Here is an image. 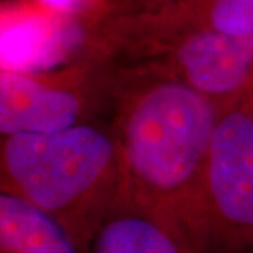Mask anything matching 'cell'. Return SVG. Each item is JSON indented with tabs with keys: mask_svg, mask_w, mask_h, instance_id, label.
<instances>
[{
	"mask_svg": "<svg viewBox=\"0 0 253 253\" xmlns=\"http://www.w3.org/2000/svg\"><path fill=\"white\" fill-rule=\"evenodd\" d=\"M217 121L210 97L186 82L145 87L129 103L117 142L120 165L138 190L126 197L172 212L196 232Z\"/></svg>",
	"mask_w": 253,
	"mask_h": 253,
	"instance_id": "obj_1",
	"label": "cell"
},
{
	"mask_svg": "<svg viewBox=\"0 0 253 253\" xmlns=\"http://www.w3.org/2000/svg\"><path fill=\"white\" fill-rule=\"evenodd\" d=\"M3 163L17 194L61 219L87 246L111 203L99 199L120 168L113 138L91 126L7 136Z\"/></svg>",
	"mask_w": 253,
	"mask_h": 253,
	"instance_id": "obj_2",
	"label": "cell"
},
{
	"mask_svg": "<svg viewBox=\"0 0 253 253\" xmlns=\"http://www.w3.org/2000/svg\"><path fill=\"white\" fill-rule=\"evenodd\" d=\"M196 232L208 253L253 245V117L241 110L218 117Z\"/></svg>",
	"mask_w": 253,
	"mask_h": 253,
	"instance_id": "obj_3",
	"label": "cell"
},
{
	"mask_svg": "<svg viewBox=\"0 0 253 253\" xmlns=\"http://www.w3.org/2000/svg\"><path fill=\"white\" fill-rule=\"evenodd\" d=\"M86 253H208L181 218L123 197L111 203L87 241Z\"/></svg>",
	"mask_w": 253,
	"mask_h": 253,
	"instance_id": "obj_4",
	"label": "cell"
},
{
	"mask_svg": "<svg viewBox=\"0 0 253 253\" xmlns=\"http://www.w3.org/2000/svg\"><path fill=\"white\" fill-rule=\"evenodd\" d=\"M183 82L207 97L238 90L253 69V36L235 37L212 28L190 34L177 48Z\"/></svg>",
	"mask_w": 253,
	"mask_h": 253,
	"instance_id": "obj_5",
	"label": "cell"
},
{
	"mask_svg": "<svg viewBox=\"0 0 253 253\" xmlns=\"http://www.w3.org/2000/svg\"><path fill=\"white\" fill-rule=\"evenodd\" d=\"M81 99L33 79L0 71V134H42L78 124Z\"/></svg>",
	"mask_w": 253,
	"mask_h": 253,
	"instance_id": "obj_6",
	"label": "cell"
},
{
	"mask_svg": "<svg viewBox=\"0 0 253 253\" xmlns=\"http://www.w3.org/2000/svg\"><path fill=\"white\" fill-rule=\"evenodd\" d=\"M82 28L69 18L26 16L0 26V71L40 73L68 59L81 44Z\"/></svg>",
	"mask_w": 253,
	"mask_h": 253,
	"instance_id": "obj_7",
	"label": "cell"
},
{
	"mask_svg": "<svg viewBox=\"0 0 253 253\" xmlns=\"http://www.w3.org/2000/svg\"><path fill=\"white\" fill-rule=\"evenodd\" d=\"M0 253H86V245L45 210L0 191Z\"/></svg>",
	"mask_w": 253,
	"mask_h": 253,
	"instance_id": "obj_8",
	"label": "cell"
},
{
	"mask_svg": "<svg viewBox=\"0 0 253 253\" xmlns=\"http://www.w3.org/2000/svg\"><path fill=\"white\" fill-rule=\"evenodd\" d=\"M210 26L228 36H253V0H212Z\"/></svg>",
	"mask_w": 253,
	"mask_h": 253,
	"instance_id": "obj_9",
	"label": "cell"
},
{
	"mask_svg": "<svg viewBox=\"0 0 253 253\" xmlns=\"http://www.w3.org/2000/svg\"><path fill=\"white\" fill-rule=\"evenodd\" d=\"M46 7L55 10L56 13L69 14L82 6L84 0H41Z\"/></svg>",
	"mask_w": 253,
	"mask_h": 253,
	"instance_id": "obj_10",
	"label": "cell"
}]
</instances>
